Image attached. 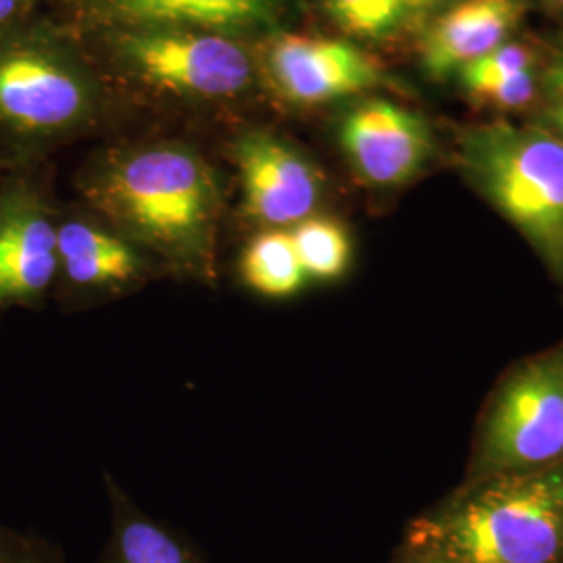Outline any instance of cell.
I'll list each match as a JSON object with an SVG mask.
<instances>
[{
	"instance_id": "cell-1",
	"label": "cell",
	"mask_w": 563,
	"mask_h": 563,
	"mask_svg": "<svg viewBox=\"0 0 563 563\" xmlns=\"http://www.w3.org/2000/svg\"><path fill=\"white\" fill-rule=\"evenodd\" d=\"M78 188L159 276L216 282L222 186L199 151L178 142L113 151L81 172Z\"/></svg>"
},
{
	"instance_id": "cell-2",
	"label": "cell",
	"mask_w": 563,
	"mask_h": 563,
	"mask_svg": "<svg viewBox=\"0 0 563 563\" xmlns=\"http://www.w3.org/2000/svg\"><path fill=\"white\" fill-rule=\"evenodd\" d=\"M405 549L460 563H563V462L474 481L411 523Z\"/></svg>"
},
{
	"instance_id": "cell-3",
	"label": "cell",
	"mask_w": 563,
	"mask_h": 563,
	"mask_svg": "<svg viewBox=\"0 0 563 563\" xmlns=\"http://www.w3.org/2000/svg\"><path fill=\"white\" fill-rule=\"evenodd\" d=\"M92 107L88 71L51 27L23 21L0 42V169H30Z\"/></svg>"
},
{
	"instance_id": "cell-4",
	"label": "cell",
	"mask_w": 563,
	"mask_h": 563,
	"mask_svg": "<svg viewBox=\"0 0 563 563\" xmlns=\"http://www.w3.org/2000/svg\"><path fill=\"white\" fill-rule=\"evenodd\" d=\"M463 174L563 276V142L547 128L490 121L463 132Z\"/></svg>"
},
{
	"instance_id": "cell-5",
	"label": "cell",
	"mask_w": 563,
	"mask_h": 563,
	"mask_svg": "<svg viewBox=\"0 0 563 563\" xmlns=\"http://www.w3.org/2000/svg\"><path fill=\"white\" fill-rule=\"evenodd\" d=\"M563 462V353L528 363L497 393L474 481Z\"/></svg>"
},
{
	"instance_id": "cell-6",
	"label": "cell",
	"mask_w": 563,
	"mask_h": 563,
	"mask_svg": "<svg viewBox=\"0 0 563 563\" xmlns=\"http://www.w3.org/2000/svg\"><path fill=\"white\" fill-rule=\"evenodd\" d=\"M115 32L113 48L121 65L163 92L225 99L246 90L253 80L249 53L230 36L178 27Z\"/></svg>"
},
{
	"instance_id": "cell-7",
	"label": "cell",
	"mask_w": 563,
	"mask_h": 563,
	"mask_svg": "<svg viewBox=\"0 0 563 563\" xmlns=\"http://www.w3.org/2000/svg\"><path fill=\"white\" fill-rule=\"evenodd\" d=\"M59 211L30 169L0 176V313L44 309L59 272Z\"/></svg>"
},
{
	"instance_id": "cell-8",
	"label": "cell",
	"mask_w": 563,
	"mask_h": 563,
	"mask_svg": "<svg viewBox=\"0 0 563 563\" xmlns=\"http://www.w3.org/2000/svg\"><path fill=\"white\" fill-rule=\"evenodd\" d=\"M59 272L53 301L81 311L128 297L159 276L153 262L101 218L59 216Z\"/></svg>"
},
{
	"instance_id": "cell-9",
	"label": "cell",
	"mask_w": 563,
	"mask_h": 563,
	"mask_svg": "<svg viewBox=\"0 0 563 563\" xmlns=\"http://www.w3.org/2000/svg\"><path fill=\"white\" fill-rule=\"evenodd\" d=\"M244 216L263 230H290L316 216L322 201L320 169L297 148L267 132H246L232 146Z\"/></svg>"
},
{
	"instance_id": "cell-10",
	"label": "cell",
	"mask_w": 563,
	"mask_h": 563,
	"mask_svg": "<svg viewBox=\"0 0 563 563\" xmlns=\"http://www.w3.org/2000/svg\"><path fill=\"white\" fill-rule=\"evenodd\" d=\"M341 144L357 178L374 188L416 180L434 153L428 121L383 99L362 102L344 118Z\"/></svg>"
},
{
	"instance_id": "cell-11",
	"label": "cell",
	"mask_w": 563,
	"mask_h": 563,
	"mask_svg": "<svg viewBox=\"0 0 563 563\" xmlns=\"http://www.w3.org/2000/svg\"><path fill=\"white\" fill-rule=\"evenodd\" d=\"M267 71L282 97L320 104L383 84L378 63L351 42L284 34L267 48Z\"/></svg>"
},
{
	"instance_id": "cell-12",
	"label": "cell",
	"mask_w": 563,
	"mask_h": 563,
	"mask_svg": "<svg viewBox=\"0 0 563 563\" xmlns=\"http://www.w3.org/2000/svg\"><path fill=\"white\" fill-rule=\"evenodd\" d=\"M81 7L115 30L178 27L228 36L274 23L282 0H81Z\"/></svg>"
},
{
	"instance_id": "cell-13",
	"label": "cell",
	"mask_w": 563,
	"mask_h": 563,
	"mask_svg": "<svg viewBox=\"0 0 563 563\" xmlns=\"http://www.w3.org/2000/svg\"><path fill=\"white\" fill-rule=\"evenodd\" d=\"M522 15V0H460L426 30L423 69L437 80L460 71L505 44Z\"/></svg>"
},
{
	"instance_id": "cell-14",
	"label": "cell",
	"mask_w": 563,
	"mask_h": 563,
	"mask_svg": "<svg viewBox=\"0 0 563 563\" xmlns=\"http://www.w3.org/2000/svg\"><path fill=\"white\" fill-rule=\"evenodd\" d=\"M102 481L109 534L95 563H209L184 532L144 511L111 474Z\"/></svg>"
},
{
	"instance_id": "cell-15",
	"label": "cell",
	"mask_w": 563,
	"mask_h": 563,
	"mask_svg": "<svg viewBox=\"0 0 563 563\" xmlns=\"http://www.w3.org/2000/svg\"><path fill=\"white\" fill-rule=\"evenodd\" d=\"M239 269L242 284L265 299H290L307 282L288 230L255 234L242 251Z\"/></svg>"
},
{
	"instance_id": "cell-16",
	"label": "cell",
	"mask_w": 563,
	"mask_h": 563,
	"mask_svg": "<svg viewBox=\"0 0 563 563\" xmlns=\"http://www.w3.org/2000/svg\"><path fill=\"white\" fill-rule=\"evenodd\" d=\"M288 232L307 280L332 282L346 274L353 249L341 222L311 216Z\"/></svg>"
},
{
	"instance_id": "cell-17",
	"label": "cell",
	"mask_w": 563,
	"mask_h": 563,
	"mask_svg": "<svg viewBox=\"0 0 563 563\" xmlns=\"http://www.w3.org/2000/svg\"><path fill=\"white\" fill-rule=\"evenodd\" d=\"M332 20L351 36L386 38L409 15L405 0H325Z\"/></svg>"
},
{
	"instance_id": "cell-18",
	"label": "cell",
	"mask_w": 563,
	"mask_h": 563,
	"mask_svg": "<svg viewBox=\"0 0 563 563\" xmlns=\"http://www.w3.org/2000/svg\"><path fill=\"white\" fill-rule=\"evenodd\" d=\"M532 67H534V53L530 46L520 42H505L499 48L490 51L481 59L467 63L460 69V74H462L463 86L472 95L486 84L504 80L507 76L528 71Z\"/></svg>"
},
{
	"instance_id": "cell-19",
	"label": "cell",
	"mask_w": 563,
	"mask_h": 563,
	"mask_svg": "<svg viewBox=\"0 0 563 563\" xmlns=\"http://www.w3.org/2000/svg\"><path fill=\"white\" fill-rule=\"evenodd\" d=\"M0 563H67L63 551L44 537L0 522Z\"/></svg>"
},
{
	"instance_id": "cell-20",
	"label": "cell",
	"mask_w": 563,
	"mask_h": 563,
	"mask_svg": "<svg viewBox=\"0 0 563 563\" xmlns=\"http://www.w3.org/2000/svg\"><path fill=\"white\" fill-rule=\"evenodd\" d=\"M472 97L499 109H520L537 97L534 71L528 69V71L507 76L504 80L486 84L476 92H472Z\"/></svg>"
},
{
	"instance_id": "cell-21",
	"label": "cell",
	"mask_w": 563,
	"mask_h": 563,
	"mask_svg": "<svg viewBox=\"0 0 563 563\" xmlns=\"http://www.w3.org/2000/svg\"><path fill=\"white\" fill-rule=\"evenodd\" d=\"M547 88H549V102H547V130L555 134L563 142V57L558 60L549 76H547Z\"/></svg>"
},
{
	"instance_id": "cell-22",
	"label": "cell",
	"mask_w": 563,
	"mask_h": 563,
	"mask_svg": "<svg viewBox=\"0 0 563 563\" xmlns=\"http://www.w3.org/2000/svg\"><path fill=\"white\" fill-rule=\"evenodd\" d=\"M32 7L21 0H0V42L4 41L15 27L25 21V15Z\"/></svg>"
},
{
	"instance_id": "cell-23",
	"label": "cell",
	"mask_w": 563,
	"mask_h": 563,
	"mask_svg": "<svg viewBox=\"0 0 563 563\" xmlns=\"http://www.w3.org/2000/svg\"><path fill=\"white\" fill-rule=\"evenodd\" d=\"M397 563H460L449 558H441V555H432V553H422V551H409L405 549L401 558Z\"/></svg>"
},
{
	"instance_id": "cell-24",
	"label": "cell",
	"mask_w": 563,
	"mask_h": 563,
	"mask_svg": "<svg viewBox=\"0 0 563 563\" xmlns=\"http://www.w3.org/2000/svg\"><path fill=\"white\" fill-rule=\"evenodd\" d=\"M444 0H405L407 11L409 13H423V11H432L439 4H443Z\"/></svg>"
},
{
	"instance_id": "cell-25",
	"label": "cell",
	"mask_w": 563,
	"mask_h": 563,
	"mask_svg": "<svg viewBox=\"0 0 563 563\" xmlns=\"http://www.w3.org/2000/svg\"><path fill=\"white\" fill-rule=\"evenodd\" d=\"M21 2H23V4H27V7H32V4H34V2H38V0H21Z\"/></svg>"
},
{
	"instance_id": "cell-26",
	"label": "cell",
	"mask_w": 563,
	"mask_h": 563,
	"mask_svg": "<svg viewBox=\"0 0 563 563\" xmlns=\"http://www.w3.org/2000/svg\"><path fill=\"white\" fill-rule=\"evenodd\" d=\"M555 2H558V4H562L563 7V0H555Z\"/></svg>"
}]
</instances>
